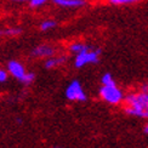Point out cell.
Here are the masks:
<instances>
[{"mask_svg":"<svg viewBox=\"0 0 148 148\" xmlns=\"http://www.w3.org/2000/svg\"><path fill=\"white\" fill-rule=\"evenodd\" d=\"M125 113L137 118H148V92H131L124 98Z\"/></svg>","mask_w":148,"mask_h":148,"instance_id":"cell-1","label":"cell"},{"mask_svg":"<svg viewBox=\"0 0 148 148\" xmlns=\"http://www.w3.org/2000/svg\"><path fill=\"white\" fill-rule=\"evenodd\" d=\"M100 96L101 98L109 104H119L124 101V94L123 91L115 85H102L100 89Z\"/></svg>","mask_w":148,"mask_h":148,"instance_id":"cell-2","label":"cell"},{"mask_svg":"<svg viewBox=\"0 0 148 148\" xmlns=\"http://www.w3.org/2000/svg\"><path fill=\"white\" fill-rule=\"evenodd\" d=\"M100 55H101V49H95V50H90L75 55V60H74V66L77 68H83L84 66L90 64V63H97L100 61Z\"/></svg>","mask_w":148,"mask_h":148,"instance_id":"cell-3","label":"cell"},{"mask_svg":"<svg viewBox=\"0 0 148 148\" xmlns=\"http://www.w3.org/2000/svg\"><path fill=\"white\" fill-rule=\"evenodd\" d=\"M66 97L69 101H79V102H85L88 96L83 90L82 84L79 83V80H73V82L67 86L66 89Z\"/></svg>","mask_w":148,"mask_h":148,"instance_id":"cell-4","label":"cell"},{"mask_svg":"<svg viewBox=\"0 0 148 148\" xmlns=\"http://www.w3.org/2000/svg\"><path fill=\"white\" fill-rule=\"evenodd\" d=\"M8 71L10 72V74L14 78H16L17 80L22 82V79L24 78V75L27 74V71L24 68V66L22 63H20L18 61L12 60L8 63Z\"/></svg>","mask_w":148,"mask_h":148,"instance_id":"cell-5","label":"cell"},{"mask_svg":"<svg viewBox=\"0 0 148 148\" xmlns=\"http://www.w3.org/2000/svg\"><path fill=\"white\" fill-rule=\"evenodd\" d=\"M55 55V49L53 46L51 45H47V44H42V45H39L33 49L32 51V56L34 57H52Z\"/></svg>","mask_w":148,"mask_h":148,"instance_id":"cell-6","label":"cell"},{"mask_svg":"<svg viewBox=\"0 0 148 148\" xmlns=\"http://www.w3.org/2000/svg\"><path fill=\"white\" fill-rule=\"evenodd\" d=\"M55 5L64 9H80L86 5V0H52Z\"/></svg>","mask_w":148,"mask_h":148,"instance_id":"cell-7","label":"cell"},{"mask_svg":"<svg viewBox=\"0 0 148 148\" xmlns=\"http://www.w3.org/2000/svg\"><path fill=\"white\" fill-rule=\"evenodd\" d=\"M67 61V57L66 56H60V57H49L46 61H45V68L46 69H53L56 67L61 66L62 63H64Z\"/></svg>","mask_w":148,"mask_h":148,"instance_id":"cell-8","label":"cell"},{"mask_svg":"<svg viewBox=\"0 0 148 148\" xmlns=\"http://www.w3.org/2000/svg\"><path fill=\"white\" fill-rule=\"evenodd\" d=\"M90 46L86 45V44H83V42H74L69 46V51L74 55H78V53H82V52H85L90 50Z\"/></svg>","mask_w":148,"mask_h":148,"instance_id":"cell-9","label":"cell"},{"mask_svg":"<svg viewBox=\"0 0 148 148\" xmlns=\"http://www.w3.org/2000/svg\"><path fill=\"white\" fill-rule=\"evenodd\" d=\"M22 33V29L18 27H11V28H5L0 29V36H17Z\"/></svg>","mask_w":148,"mask_h":148,"instance_id":"cell-10","label":"cell"},{"mask_svg":"<svg viewBox=\"0 0 148 148\" xmlns=\"http://www.w3.org/2000/svg\"><path fill=\"white\" fill-rule=\"evenodd\" d=\"M57 26V22L55 20H51V18H49V20H45L40 23V30L42 32H46V30H51L53 28H56Z\"/></svg>","mask_w":148,"mask_h":148,"instance_id":"cell-11","label":"cell"},{"mask_svg":"<svg viewBox=\"0 0 148 148\" xmlns=\"http://www.w3.org/2000/svg\"><path fill=\"white\" fill-rule=\"evenodd\" d=\"M101 83L102 85H115V82H114V78L110 73H104L102 78H101Z\"/></svg>","mask_w":148,"mask_h":148,"instance_id":"cell-12","label":"cell"},{"mask_svg":"<svg viewBox=\"0 0 148 148\" xmlns=\"http://www.w3.org/2000/svg\"><path fill=\"white\" fill-rule=\"evenodd\" d=\"M109 4L115 5V6H119V5H130V4H135V3H138L141 0H108Z\"/></svg>","mask_w":148,"mask_h":148,"instance_id":"cell-13","label":"cell"},{"mask_svg":"<svg viewBox=\"0 0 148 148\" xmlns=\"http://www.w3.org/2000/svg\"><path fill=\"white\" fill-rule=\"evenodd\" d=\"M34 79H35V74L33 72H27V74L24 75V78L22 79L21 83H23L24 85H29L34 82Z\"/></svg>","mask_w":148,"mask_h":148,"instance_id":"cell-14","label":"cell"},{"mask_svg":"<svg viewBox=\"0 0 148 148\" xmlns=\"http://www.w3.org/2000/svg\"><path fill=\"white\" fill-rule=\"evenodd\" d=\"M49 0H29V4L32 8H40V6L45 5Z\"/></svg>","mask_w":148,"mask_h":148,"instance_id":"cell-15","label":"cell"},{"mask_svg":"<svg viewBox=\"0 0 148 148\" xmlns=\"http://www.w3.org/2000/svg\"><path fill=\"white\" fill-rule=\"evenodd\" d=\"M6 80H8V72L0 68V83H5Z\"/></svg>","mask_w":148,"mask_h":148,"instance_id":"cell-16","label":"cell"},{"mask_svg":"<svg viewBox=\"0 0 148 148\" xmlns=\"http://www.w3.org/2000/svg\"><path fill=\"white\" fill-rule=\"evenodd\" d=\"M11 1H15V3H24V1H29V0H11Z\"/></svg>","mask_w":148,"mask_h":148,"instance_id":"cell-17","label":"cell"},{"mask_svg":"<svg viewBox=\"0 0 148 148\" xmlns=\"http://www.w3.org/2000/svg\"><path fill=\"white\" fill-rule=\"evenodd\" d=\"M145 132H146V134H148V123H147V125L145 126Z\"/></svg>","mask_w":148,"mask_h":148,"instance_id":"cell-18","label":"cell"},{"mask_svg":"<svg viewBox=\"0 0 148 148\" xmlns=\"http://www.w3.org/2000/svg\"><path fill=\"white\" fill-rule=\"evenodd\" d=\"M52 148H61V147H57V146H53Z\"/></svg>","mask_w":148,"mask_h":148,"instance_id":"cell-19","label":"cell"}]
</instances>
